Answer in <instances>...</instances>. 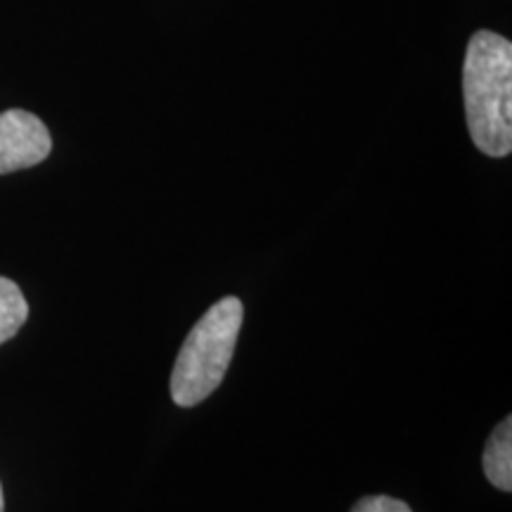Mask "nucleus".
Returning a JSON list of instances; mask_svg holds the SVG:
<instances>
[{
    "label": "nucleus",
    "mask_w": 512,
    "mask_h": 512,
    "mask_svg": "<svg viewBox=\"0 0 512 512\" xmlns=\"http://www.w3.org/2000/svg\"><path fill=\"white\" fill-rule=\"evenodd\" d=\"M242 316L240 299L223 297L197 320L171 373V399L176 406L192 408L219 389L233 361Z\"/></svg>",
    "instance_id": "nucleus-2"
},
{
    "label": "nucleus",
    "mask_w": 512,
    "mask_h": 512,
    "mask_svg": "<svg viewBox=\"0 0 512 512\" xmlns=\"http://www.w3.org/2000/svg\"><path fill=\"white\" fill-rule=\"evenodd\" d=\"M484 475L496 489L508 494L512 491V418L508 415L503 422H498L496 430L491 432L486 441L482 456Z\"/></svg>",
    "instance_id": "nucleus-4"
},
{
    "label": "nucleus",
    "mask_w": 512,
    "mask_h": 512,
    "mask_svg": "<svg viewBox=\"0 0 512 512\" xmlns=\"http://www.w3.org/2000/svg\"><path fill=\"white\" fill-rule=\"evenodd\" d=\"M53 150L48 126L27 110L0 114V174L31 169Z\"/></svg>",
    "instance_id": "nucleus-3"
},
{
    "label": "nucleus",
    "mask_w": 512,
    "mask_h": 512,
    "mask_svg": "<svg viewBox=\"0 0 512 512\" xmlns=\"http://www.w3.org/2000/svg\"><path fill=\"white\" fill-rule=\"evenodd\" d=\"M463 95L470 136L484 155L512 150V43L494 31L470 38L463 64Z\"/></svg>",
    "instance_id": "nucleus-1"
},
{
    "label": "nucleus",
    "mask_w": 512,
    "mask_h": 512,
    "mask_svg": "<svg viewBox=\"0 0 512 512\" xmlns=\"http://www.w3.org/2000/svg\"><path fill=\"white\" fill-rule=\"evenodd\" d=\"M0 512H5V496H3V486H0Z\"/></svg>",
    "instance_id": "nucleus-7"
},
{
    "label": "nucleus",
    "mask_w": 512,
    "mask_h": 512,
    "mask_svg": "<svg viewBox=\"0 0 512 512\" xmlns=\"http://www.w3.org/2000/svg\"><path fill=\"white\" fill-rule=\"evenodd\" d=\"M351 512H413L403 501L389 496H366L361 498Z\"/></svg>",
    "instance_id": "nucleus-6"
},
{
    "label": "nucleus",
    "mask_w": 512,
    "mask_h": 512,
    "mask_svg": "<svg viewBox=\"0 0 512 512\" xmlns=\"http://www.w3.org/2000/svg\"><path fill=\"white\" fill-rule=\"evenodd\" d=\"M29 318V304L15 280L0 275V344L10 342Z\"/></svg>",
    "instance_id": "nucleus-5"
}]
</instances>
